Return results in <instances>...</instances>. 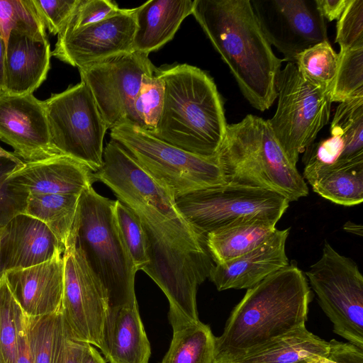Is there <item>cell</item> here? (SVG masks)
<instances>
[{
  "label": "cell",
  "mask_w": 363,
  "mask_h": 363,
  "mask_svg": "<svg viewBox=\"0 0 363 363\" xmlns=\"http://www.w3.org/2000/svg\"><path fill=\"white\" fill-rule=\"evenodd\" d=\"M135 9L57 35L52 56L78 69L133 52Z\"/></svg>",
  "instance_id": "15"
},
{
  "label": "cell",
  "mask_w": 363,
  "mask_h": 363,
  "mask_svg": "<svg viewBox=\"0 0 363 363\" xmlns=\"http://www.w3.org/2000/svg\"><path fill=\"white\" fill-rule=\"evenodd\" d=\"M79 196L29 194L23 213L45 223L65 247L75 220Z\"/></svg>",
  "instance_id": "28"
},
{
  "label": "cell",
  "mask_w": 363,
  "mask_h": 363,
  "mask_svg": "<svg viewBox=\"0 0 363 363\" xmlns=\"http://www.w3.org/2000/svg\"><path fill=\"white\" fill-rule=\"evenodd\" d=\"M277 223L252 219L212 231L206 235V244L216 264L239 257L255 249L277 230Z\"/></svg>",
  "instance_id": "25"
},
{
  "label": "cell",
  "mask_w": 363,
  "mask_h": 363,
  "mask_svg": "<svg viewBox=\"0 0 363 363\" xmlns=\"http://www.w3.org/2000/svg\"><path fill=\"white\" fill-rule=\"evenodd\" d=\"M350 0H315L323 17L329 21L338 20Z\"/></svg>",
  "instance_id": "43"
},
{
  "label": "cell",
  "mask_w": 363,
  "mask_h": 363,
  "mask_svg": "<svg viewBox=\"0 0 363 363\" xmlns=\"http://www.w3.org/2000/svg\"><path fill=\"white\" fill-rule=\"evenodd\" d=\"M269 43L294 62L304 50L328 40L325 19L315 0H250Z\"/></svg>",
  "instance_id": "14"
},
{
  "label": "cell",
  "mask_w": 363,
  "mask_h": 363,
  "mask_svg": "<svg viewBox=\"0 0 363 363\" xmlns=\"http://www.w3.org/2000/svg\"><path fill=\"white\" fill-rule=\"evenodd\" d=\"M0 140L24 162L59 155L50 143L43 102L33 94L17 95L0 88Z\"/></svg>",
  "instance_id": "16"
},
{
  "label": "cell",
  "mask_w": 363,
  "mask_h": 363,
  "mask_svg": "<svg viewBox=\"0 0 363 363\" xmlns=\"http://www.w3.org/2000/svg\"><path fill=\"white\" fill-rule=\"evenodd\" d=\"M335 42L340 50L363 48V0H350L337 21Z\"/></svg>",
  "instance_id": "38"
},
{
  "label": "cell",
  "mask_w": 363,
  "mask_h": 363,
  "mask_svg": "<svg viewBox=\"0 0 363 363\" xmlns=\"http://www.w3.org/2000/svg\"><path fill=\"white\" fill-rule=\"evenodd\" d=\"M212 363H222V362H218L213 361Z\"/></svg>",
  "instance_id": "50"
},
{
  "label": "cell",
  "mask_w": 363,
  "mask_h": 363,
  "mask_svg": "<svg viewBox=\"0 0 363 363\" xmlns=\"http://www.w3.org/2000/svg\"><path fill=\"white\" fill-rule=\"evenodd\" d=\"M25 323L34 362L60 363L68 335L61 311L38 317L25 315Z\"/></svg>",
  "instance_id": "29"
},
{
  "label": "cell",
  "mask_w": 363,
  "mask_h": 363,
  "mask_svg": "<svg viewBox=\"0 0 363 363\" xmlns=\"http://www.w3.org/2000/svg\"><path fill=\"white\" fill-rule=\"evenodd\" d=\"M78 69L107 129H112L124 122L133 123V105L143 76L157 68L148 55L133 51Z\"/></svg>",
  "instance_id": "13"
},
{
  "label": "cell",
  "mask_w": 363,
  "mask_h": 363,
  "mask_svg": "<svg viewBox=\"0 0 363 363\" xmlns=\"http://www.w3.org/2000/svg\"><path fill=\"white\" fill-rule=\"evenodd\" d=\"M62 256L61 312L69 335L101 350L104 323L110 308L107 291L75 245L72 234Z\"/></svg>",
  "instance_id": "12"
},
{
  "label": "cell",
  "mask_w": 363,
  "mask_h": 363,
  "mask_svg": "<svg viewBox=\"0 0 363 363\" xmlns=\"http://www.w3.org/2000/svg\"><path fill=\"white\" fill-rule=\"evenodd\" d=\"M4 232V227L0 228V245H1V238H2V236H3ZM1 277V276L0 274V278Z\"/></svg>",
  "instance_id": "49"
},
{
  "label": "cell",
  "mask_w": 363,
  "mask_h": 363,
  "mask_svg": "<svg viewBox=\"0 0 363 363\" xmlns=\"http://www.w3.org/2000/svg\"><path fill=\"white\" fill-rule=\"evenodd\" d=\"M331 137L312 144L306 150L303 179L311 185L324 172L334 166L339 160L345 147L342 130L330 126Z\"/></svg>",
  "instance_id": "34"
},
{
  "label": "cell",
  "mask_w": 363,
  "mask_h": 363,
  "mask_svg": "<svg viewBox=\"0 0 363 363\" xmlns=\"http://www.w3.org/2000/svg\"><path fill=\"white\" fill-rule=\"evenodd\" d=\"M276 90L277 110L267 121L284 152L296 166L300 153L329 121L330 90L307 80L292 62L280 70Z\"/></svg>",
  "instance_id": "8"
},
{
  "label": "cell",
  "mask_w": 363,
  "mask_h": 363,
  "mask_svg": "<svg viewBox=\"0 0 363 363\" xmlns=\"http://www.w3.org/2000/svg\"><path fill=\"white\" fill-rule=\"evenodd\" d=\"M343 229L345 231L356 235L362 236L363 235L362 225L352 221L346 222L343 225Z\"/></svg>",
  "instance_id": "47"
},
{
  "label": "cell",
  "mask_w": 363,
  "mask_h": 363,
  "mask_svg": "<svg viewBox=\"0 0 363 363\" xmlns=\"http://www.w3.org/2000/svg\"><path fill=\"white\" fill-rule=\"evenodd\" d=\"M65 246L49 228L26 213H19L5 226L0 245V274L28 268L63 255Z\"/></svg>",
  "instance_id": "17"
},
{
  "label": "cell",
  "mask_w": 363,
  "mask_h": 363,
  "mask_svg": "<svg viewBox=\"0 0 363 363\" xmlns=\"http://www.w3.org/2000/svg\"><path fill=\"white\" fill-rule=\"evenodd\" d=\"M294 62L300 74L307 80L331 89L337 69L338 53L328 40L298 53Z\"/></svg>",
  "instance_id": "31"
},
{
  "label": "cell",
  "mask_w": 363,
  "mask_h": 363,
  "mask_svg": "<svg viewBox=\"0 0 363 363\" xmlns=\"http://www.w3.org/2000/svg\"><path fill=\"white\" fill-rule=\"evenodd\" d=\"M0 31L5 44L11 32L48 40L47 29L33 0H0Z\"/></svg>",
  "instance_id": "30"
},
{
  "label": "cell",
  "mask_w": 363,
  "mask_h": 363,
  "mask_svg": "<svg viewBox=\"0 0 363 363\" xmlns=\"http://www.w3.org/2000/svg\"><path fill=\"white\" fill-rule=\"evenodd\" d=\"M6 44L0 31V88L4 86V63L5 57Z\"/></svg>",
  "instance_id": "46"
},
{
  "label": "cell",
  "mask_w": 363,
  "mask_h": 363,
  "mask_svg": "<svg viewBox=\"0 0 363 363\" xmlns=\"http://www.w3.org/2000/svg\"><path fill=\"white\" fill-rule=\"evenodd\" d=\"M19 307L4 274L0 278V363H16Z\"/></svg>",
  "instance_id": "35"
},
{
  "label": "cell",
  "mask_w": 363,
  "mask_h": 363,
  "mask_svg": "<svg viewBox=\"0 0 363 363\" xmlns=\"http://www.w3.org/2000/svg\"><path fill=\"white\" fill-rule=\"evenodd\" d=\"M176 203L188 222L206 238L212 231L245 220L277 223L290 202L274 191L225 183L182 196Z\"/></svg>",
  "instance_id": "10"
},
{
  "label": "cell",
  "mask_w": 363,
  "mask_h": 363,
  "mask_svg": "<svg viewBox=\"0 0 363 363\" xmlns=\"http://www.w3.org/2000/svg\"><path fill=\"white\" fill-rule=\"evenodd\" d=\"M328 342L301 326L240 353L213 361L222 363H315L326 357Z\"/></svg>",
  "instance_id": "23"
},
{
  "label": "cell",
  "mask_w": 363,
  "mask_h": 363,
  "mask_svg": "<svg viewBox=\"0 0 363 363\" xmlns=\"http://www.w3.org/2000/svg\"><path fill=\"white\" fill-rule=\"evenodd\" d=\"M330 94L332 103L363 97V48L340 50Z\"/></svg>",
  "instance_id": "33"
},
{
  "label": "cell",
  "mask_w": 363,
  "mask_h": 363,
  "mask_svg": "<svg viewBox=\"0 0 363 363\" xmlns=\"http://www.w3.org/2000/svg\"><path fill=\"white\" fill-rule=\"evenodd\" d=\"M216 155L226 183L274 191L289 202L308 194L305 179L261 117L248 114L228 124Z\"/></svg>",
  "instance_id": "5"
},
{
  "label": "cell",
  "mask_w": 363,
  "mask_h": 363,
  "mask_svg": "<svg viewBox=\"0 0 363 363\" xmlns=\"http://www.w3.org/2000/svg\"><path fill=\"white\" fill-rule=\"evenodd\" d=\"M82 363H106V362L93 345L86 343Z\"/></svg>",
  "instance_id": "45"
},
{
  "label": "cell",
  "mask_w": 363,
  "mask_h": 363,
  "mask_svg": "<svg viewBox=\"0 0 363 363\" xmlns=\"http://www.w3.org/2000/svg\"><path fill=\"white\" fill-rule=\"evenodd\" d=\"M140 220L149 262L143 269L162 289L169 312L198 321L196 292L214 265L206 238L179 209L176 199L119 143L104 150L103 165L93 172Z\"/></svg>",
  "instance_id": "1"
},
{
  "label": "cell",
  "mask_w": 363,
  "mask_h": 363,
  "mask_svg": "<svg viewBox=\"0 0 363 363\" xmlns=\"http://www.w3.org/2000/svg\"><path fill=\"white\" fill-rule=\"evenodd\" d=\"M157 70L143 76L133 105L131 123L150 134H153L156 129L164 99V82Z\"/></svg>",
  "instance_id": "32"
},
{
  "label": "cell",
  "mask_w": 363,
  "mask_h": 363,
  "mask_svg": "<svg viewBox=\"0 0 363 363\" xmlns=\"http://www.w3.org/2000/svg\"><path fill=\"white\" fill-rule=\"evenodd\" d=\"M168 317L173 337L161 363H212L215 336L210 327L173 312Z\"/></svg>",
  "instance_id": "26"
},
{
  "label": "cell",
  "mask_w": 363,
  "mask_h": 363,
  "mask_svg": "<svg viewBox=\"0 0 363 363\" xmlns=\"http://www.w3.org/2000/svg\"><path fill=\"white\" fill-rule=\"evenodd\" d=\"M62 255L4 274L14 298L26 315L38 317L61 311L64 289Z\"/></svg>",
  "instance_id": "18"
},
{
  "label": "cell",
  "mask_w": 363,
  "mask_h": 363,
  "mask_svg": "<svg viewBox=\"0 0 363 363\" xmlns=\"http://www.w3.org/2000/svg\"><path fill=\"white\" fill-rule=\"evenodd\" d=\"M115 201L92 186L79 196L71 234L75 245L105 287L110 308L137 303V269L123 240L115 216Z\"/></svg>",
  "instance_id": "6"
},
{
  "label": "cell",
  "mask_w": 363,
  "mask_h": 363,
  "mask_svg": "<svg viewBox=\"0 0 363 363\" xmlns=\"http://www.w3.org/2000/svg\"><path fill=\"white\" fill-rule=\"evenodd\" d=\"M289 228L277 229L262 244L225 262L214 264L208 275L218 291L250 289L289 264L286 242Z\"/></svg>",
  "instance_id": "19"
},
{
  "label": "cell",
  "mask_w": 363,
  "mask_h": 363,
  "mask_svg": "<svg viewBox=\"0 0 363 363\" xmlns=\"http://www.w3.org/2000/svg\"><path fill=\"white\" fill-rule=\"evenodd\" d=\"M101 351L109 363H148L150 345L138 303L109 308Z\"/></svg>",
  "instance_id": "22"
},
{
  "label": "cell",
  "mask_w": 363,
  "mask_h": 363,
  "mask_svg": "<svg viewBox=\"0 0 363 363\" xmlns=\"http://www.w3.org/2000/svg\"><path fill=\"white\" fill-rule=\"evenodd\" d=\"M119 10L117 4L110 0H78L65 27L57 35L105 20Z\"/></svg>",
  "instance_id": "39"
},
{
  "label": "cell",
  "mask_w": 363,
  "mask_h": 363,
  "mask_svg": "<svg viewBox=\"0 0 363 363\" xmlns=\"http://www.w3.org/2000/svg\"><path fill=\"white\" fill-rule=\"evenodd\" d=\"M43 102L50 143L56 152L92 172L100 169L108 129L87 85L81 81Z\"/></svg>",
  "instance_id": "9"
},
{
  "label": "cell",
  "mask_w": 363,
  "mask_h": 363,
  "mask_svg": "<svg viewBox=\"0 0 363 363\" xmlns=\"http://www.w3.org/2000/svg\"><path fill=\"white\" fill-rule=\"evenodd\" d=\"M164 82L162 111L153 135L185 151L212 157L226 133L223 102L213 79L187 64L157 69Z\"/></svg>",
  "instance_id": "4"
},
{
  "label": "cell",
  "mask_w": 363,
  "mask_h": 363,
  "mask_svg": "<svg viewBox=\"0 0 363 363\" xmlns=\"http://www.w3.org/2000/svg\"><path fill=\"white\" fill-rule=\"evenodd\" d=\"M51 56L48 40L11 32L6 44L2 89L17 95L33 94L47 79Z\"/></svg>",
  "instance_id": "21"
},
{
  "label": "cell",
  "mask_w": 363,
  "mask_h": 363,
  "mask_svg": "<svg viewBox=\"0 0 363 363\" xmlns=\"http://www.w3.org/2000/svg\"><path fill=\"white\" fill-rule=\"evenodd\" d=\"M315 363H363V347L333 339L328 342L326 357Z\"/></svg>",
  "instance_id": "41"
},
{
  "label": "cell",
  "mask_w": 363,
  "mask_h": 363,
  "mask_svg": "<svg viewBox=\"0 0 363 363\" xmlns=\"http://www.w3.org/2000/svg\"><path fill=\"white\" fill-rule=\"evenodd\" d=\"M191 0H150L135 8L136 28L133 51L149 54L174 36L182 21L192 14Z\"/></svg>",
  "instance_id": "24"
},
{
  "label": "cell",
  "mask_w": 363,
  "mask_h": 363,
  "mask_svg": "<svg viewBox=\"0 0 363 363\" xmlns=\"http://www.w3.org/2000/svg\"><path fill=\"white\" fill-rule=\"evenodd\" d=\"M110 135L175 199L226 183L216 155L185 151L128 122L111 129Z\"/></svg>",
  "instance_id": "7"
},
{
  "label": "cell",
  "mask_w": 363,
  "mask_h": 363,
  "mask_svg": "<svg viewBox=\"0 0 363 363\" xmlns=\"http://www.w3.org/2000/svg\"><path fill=\"white\" fill-rule=\"evenodd\" d=\"M311 186L333 203L345 206L359 204L363 201V160L337 162Z\"/></svg>",
  "instance_id": "27"
},
{
  "label": "cell",
  "mask_w": 363,
  "mask_h": 363,
  "mask_svg": "<svg viewBox=\"0 0 363 363\" xmlns=\"http://www.w3.org/2000/svg\"><path fill=\"white\" fill-rule=\"evenodd\" d=\"M192 15L210 40L244 97L264 111L277 99L280 59L267 40L250 0H194Z\"/></svg>",
  "instance_id": "2"
},
{
  "label": "cell",
  "mask_w": 363,
  "mask_h": 363,
  "mask_svg": "<svg viewBox=\"0 0 363 363\" xmlns=\"http://www.w3.org/2000/svg\"><path fill=\"white\" fill-rule=\"evenodd\" d=\"M8 179L29 194L65 195H80L94 181L86 166L62 155L24 162Z\"/></svg>",
  "instance_id": "20"
},
{
  "label": "cell",
  "mask_w": 363,
  "mask_h": 363,
  "mask_svg": "<svg viewBox=\"0 0 363 363\" xmlns=\"http://www.w3.org/2000/svg\"><path fill=\"white\" fill-rule=\"evenodd\" d=\"M1 158H7L11 160L12 161L15 162L16 163L20 165L23 164L24 162L14 153L8 152L0 146V159Z\"/></svg>",
  "instance_id": "48"
},
{
  "label": "cell",
  "mask_w": 363,
  "mask_h": 363,
  "mask_svg": "<svg viewBox=\"0 0 363 363\" xmlns=\"http://www.w3.org/2000/svg\"><path fill=\"white\" fill-rule=\"evenodd\" d=\"M311 295L295 262L247 289L223 333L215 337L213 359L240 353L306 325Z\"/></svg>",
  "instance_id": "3"
},
{
  "label": "cell",
  "mask_w": 363,
  "mask_h": 363,
  "mask_svg": "<svg viewBox=\"0 0 363 363\" xmlns=\"http://www.w3.org/2000/svg\"><path fill=\"white\" fill-rule=\"evenodd\" d=\"M86 343L72 338L68 333L60 363H82Z\"/></svg>",
  "instance_id": "44"
},
{
  "label": "cell",
  "mask_w": 363,
  "mask_h": 363,
  "mask_svg": "<svg viewBox=\"0 0 363 363\" xmlns=\"http://www.w3.org/2000/svg\"><path fill=\"white\" fill-rule=\"evenodd\" d=\"M46 29L58 35L73 12L78 0H33Z\"/></svg>",
  "instance_id": "40"
},
{
  "label": "cell",
  "mask_w": 363,
  "mask_h": 363,
  "mask_svg": "<svg viewBox=\"0 0 363 363\" xmlns=\"http://www.w3.org/2000/svg\"><path fill=\"white\" fill-rule=\"evenodd\" d=\"M115 216L123 240L136 269L143 270L149 259L146 239L140 219L119 200L115 201Z\"/></svg>",
  "instance_id": "36"
},
{
  "label": "cell",
  "mask_w": 363,
  "mask_h": 363,
  "mask_svg": "<svg viewBox=\"0 0 363 363\" xmlns=\"http://www.w3.org/2000/svg\"><path fill=\"white\" fill-rule=\"evenodd\" d=\"M305 275L334 333L363 347V277L357 264L325 241Z\"/></svg>",
  "instance_id": "11"
},
{
  "label": "cell",
  "mask_w": 363,
  "mask_h": 363,
  "mask_svg": "<svg viewBox=\"0 0 363 363\" xmlns=\"http://www.w3.org/2000/svg\"><path fill=\"white\" fill-rule=\"evenodd\" d=\"M16 363H35L28 342L25 315L21 307L17 313Z\"/></svg>",
  "instance_id": "42"
},
{
  "label": "cell",
  "mask_w": 363,
  "mask_h": 363,
  "mask_svg": "<svg viewBox=\"0 0 363 363\" xmlns=\"http://www.w3.org/2000/svg\"><path fill=\"white\" fill-rule=\"evenodd\" d=\"M18 166L11 160L0 159V228L23 213L26 206L28 192L8 179Z\"/></svg>",
  "instance_id": "37"
}]
</instances>
